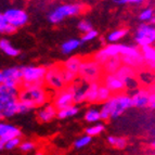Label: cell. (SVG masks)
<instances>
[{"label": "cell", "instance_id": "1", "mask_svg": "<svg viewBox=\"0 0 155 155\" xmlns=\"http://www.w3.org/2000/svg\"><path fill=\"white\" fill-rule=\"evenodd\" d=\"M103 105H105L110 111L111 118H117L124 113L126 110L132 107L131 96L126 93H116L110 98L106 102H104Z\"/></svg>", "mask_w": 155, "mask_h": 155}, {"label": "cell", "instance_id": "2", "mask_svg": "<svg viewBox=\"0 0 155 155\" xmlns=\"http://www.w3.org/2000/svg\"><path fill=\"white\" fill-rule=\"evenodd\" d=\"M23 83V66L8 67L0 73V84L7 87L21 88Z\"/></svg>", "mask_w": 155, "mask_h": 155}, {"label": "cell", "instance_id": "3", "mask_svg": "<svg viewBox=\"0 0 155 155\" xmlns=\"http://www.w3.org/2000/svg\"><path fill=\"white\" fill-rule=\"evenodd\" d=\"M78 76L88 83L99 81V79L102 76L101 64L97 62L94 59L83 61V63L80 65L79 72H78Z\"/></svg>", "mask_w": 155, "mask_h": 155}, {"label": "cell", "instance_id": "4", "mask_svg": "<svg viewBox=\"0 0 155 155\" xmlns=\"http://www.w3.org/2000/svg\"><path fill=\"white\" fill-rule=\"evenodd\" d=\"M83 7L80 5H63L55 8L48 15V21L52 24H58L62 22L66 16L77 15L81 12Z\"/></svg>", "mask_w": 155, "mask_h": 155}, {"label": "cell", "instance_id": "5", "mask_svg": "<svg viewBox=\"0 0 155 155\" xmlns=\"http://www.w3.org/2000/svg\"><path fill=\"white\" fill-rule=\"evenodd\" d=\"M18 100L31 101L35 106H41L46 103L47 93L44 87H34V88H21L18 92Z\"/></svg>", "mask_w": 155, "mask_h": 155}, {"label": "cell", "instance_id": "6", "mask_svg": "<svg viewBox=\"0 0 155 155\" xmlns=\"http://www.w3.org/2000/svg\"><path fill=\"white\" fill-rule=\"evenodd\" d=\"M134 40L138 46H150L155 41V27L150 24H142L134 33Z\"/></svg>", "mask_w": 155, "mask_h": 155}, {"label": "cell", "instance_id": "7", "mask_svg": "<svg viewBox=\"0 0 155 155\" xmlns=\"http://www.w3.org/2000/svg\"><path fill=\"white\" fill-rule=\"evenodd\" d=\"M45 83L48 87L54 89V90H62L66 84L63 79L61 66L53 65L49 70H47L46 76H45Z\"/></svg>", "mask_w": 155, "mask_h": 155}, {"label": "cell", "instance_id": "8", "mask_svg": "<svg viewBox=\"0 0 155 155\" xmlns=\"http://www.w3.org/2000/svg\"><path fill=\"white\" fill-rule=\"evenodd\" d=\"M88 86V81H86L81 77L76 78L72 84L67 85V88L73 93L74 103H81V102L86 101V92H87Z\"/></svg>", "mask_w": 155, "mask_h": 155}, {"label": "cell", "instance_id": "9", "mask_svg": "<svg viewBox=\"0 0 155 155\" xmlns=\"http://www.w3.org/2000/svg\"><path fill=\"white\" fill-rule=\"evenodd\" d=\"M116 55H120V44L112 42V44L107 45L105 48L97 52L93 59L101 65H103L110 58L116 57Z\"/></svg>", "mask_w": 155, "mask_h": 155}, {"label": "cell", "instance_id": "10", "mask_svg": "<svg viewBox=\"0 0 155 155\" xmlns=\"http://www.w3.org/2000/svg\"><path fill=\"white\" fill-rule=\"evenodd\" d=\"M47 68L44 66H23V81L35 83L38 80H45Z\"/></svg>", "mask_w": 155, "mask_h": 155}, {"label": "cell", "instance_id": "11", "mask_svg": "<svg viewBox=\"0 0 155 155\" xmlns=\"http://www.w3.org/2000/svg\"><path fill=\"white\" fill-rule=\"evenodd\" d=\"M3 15L9 23L14 25L18 28L25 25L27 20H28L27 13L21 9H9V10L5 11Z\"/></svg>", "mask_w": 155, "mask_h": 155}, {"label": "cell", "instance_id": "12", "mask_svg": "<svg viewBox=\"0 0 155 155\" xmlns=\"http://www.w3.org/2000/svg\"><path fill=\"white\" fill-rule=\"evenodd\" d=\"M20 136H21V130L18 127L1 123L0 124V150H5V144L7 141Z\"/></svg>", "mask_w": 155, "mask_h": 155}, {"label": "cell", "instance_id": "13", "mask_svg": "<svg viewBox=\"0 0 155 155\" xmlns=\"http://www.w3.org/2000/svg\"><path fill=\"white\" fill-rule=\"evenodd\" d=\"M18 92L20 88H12V87H7L3 84L0 85V111L8 105L11 102L18 100Z\"/></svg>", "mask_w": 155, "mask_h": 155}, {"label": "cell", "instance_id": "14", "mask_svg": "<svg viewBox=\"0 0 155 155\" xmlns=\"http://www.w3.org/2000/svg\"><path fill=\"white\" fill-rule=\"evenodd\" d=\"M150 97H151V91L147 90V89H144V88L137 89V90L134 91V93L131 94L132 107L143 109V107L149 106Z\"/></svg>", "mask_w": 155, "mask_h": 155}, {"label": "cell", "instance_id": "15", "mask_svg": "<svg viewBox=\"0 0 155 155\" xmlns=\"http://www.w3.org/2000/svg\"><path fill=\"white\" fill-rule=\"evenodd\" d=\"M103 83L106 87L111 89L112 92L118 93L122 92L126 89V84L125 81L119 77L117 74H106L103 78Z\"/></svg>", "mask_w": 155, "mask_h": 155}, {"label": "cell", "instance_id": "16", "mask_svg": "<svg viewBox=\"0 0 155 155\" xmlns=\"http://www.w3.org/2000/svg\"><path fill=\"white\" fill-rule=\"evenodd\" d=\"M73 104H74V98H73V93L70 91V89L66 88L60 90L59 94L54 100V105L57 106V109L62 110L73 105Z\"/></svg>", "mask_w": 155, "mask_h": 155}, {"label": "cell", "instance_id": "17", "mask_svg": "<svg viewBox=\"0 0 155 155\" xmlns=\"http://www.w3.org/2000/svg\"><path fill=\"white\" fill-rule=\"evenodd\" d=\"M58 111L59 110L57 109L55 105H48L37 113V117H38L40 122L48 123L50 120H52L55 116H58Z\"/></svg>", "mask_w": 155, "mask_h": 155}, {"label": "cell", "instance_id": "18", "mask_svg": "<svg viewBox=\"0 0 155 155\" xmlns=\"http://www.w3.org/2000/svg\"><path fill=\"white\" fill-rule=\"evenodd\" d=\"M123 65L122 55H116V57L110 58L107 61L103 64V70L106 74H116L119 67Z\"/></svg>", "mask_w": 155, "mask_h": 155}, {"label": "cell", "instance_id": "19", "mask_svg": "<svg viewBox=\"0 0 155 155\" xmlns=\"http://www.w3.org/2000/svg\"><path fill=\"white\" fill-rule=\"evenodd\" d=\"M18 113V100L14 101V102H11L8 105H5L0 111V118L1 119L11 118V117H13Z\"/></svg>", "mask_w": 155, "mask_h": 155}, {"label": "cell", "instance_id": "20", "mask_svg": "<svg viewBox=\"0 0 155 155\" xmlns=\"http://www.w3.org/2000/svg\"><path fill=\"white\" fill-rule=\"evenodd\" d=\"M99 87H100V84L98 81L89 83L88 89H87V92H86V101L87 102H89V103H97Z\"/></svg>", "mask_w": 155, "mask_h": 155}, {"label": "cell", "instance_id": "21", "mask_svg": "<svg viewBox=\"0 0 155 155\" xmlns=\"http://www.w3.org/2000/svg\"><path fill=\"white\" fill-rule=\"evenodd\" d=\"M122 61H123V64L130 65V66L134 67V68H138V67L142 66L147 60L144 59L143 54L141 53L138 57H126V55H122Z\"/></svg>", "mask_w": 155, "mask_h": 155}, {"label": "cell", "instance_id": "22", "mask_svg": "<svg viewBox=\"0 0 155 155\" xmlns=\"http://www.w3.org/2000/svg\"><path fill=\"white\" fill-rule=\"evenodd\" d=\"M81 63H83V59L80 57H71L63 63V67L78 74Z\"/></svg>", "mask_w": 155, "mask_h": 155}, {"label": "cell", "instance_id": "23", "mask_svg": "<svg viewBox=\"0 0 155 155\" xmlns=\"http://www.w3.org/2000/svg\"><path fill=\"white\" fill-rule=\"evenodd\" d=\"M81 45V40L78 39H70L67 41L63 42L61 46V51L63 54H70L73 51H75L76 49L79 48V46Z\"/></svg>", "mask_w": 155, "mask_h": 155}, {"label": "cell", "instance_id": "24", "mask_svg": "<svg viewBox=\"0 0 155 155\" xmlns=\"http://www.w3.org/2000/svg\"><path fill=\"white\" fill-rule=\"evenodd\" d=\"M139 80L143 85H147V86H152L153 84L155 83V74H154V71L153 70H147V71H141L139 75Z\"/></svg>", "mask_w": 155, "mask_h": 155}, {"label": "cell", "instance_id": "25", "mask_svg": "<svg viewBox=\"0 0 155 155\" xmlns=\"http://www.w3.org/2000/svg\"><path fill=\"white\" fill-rule=\"evenodd\" d=\"M78 112H79L78 106L73 104V105L68 106V107L59 110V111H58V117L61 119L68 118V117H73V116H75V115H77Z\"/></svg>", "mask_w": 155, "mask_h": 155}, {"label": "cell", "instance_id": "26", "mask_svg": "<svg viewBox=\"0 0 155 155\" xmlns=\"http://www.w3.org/2000/svg\"><path fill=\"white\" fill-rule=\"evenodd\" d=\"M112 91L109 87H106L105 85H100L99 87V93H98V100H97V103H104L107 100H110L113 94H112Z\"/></svg>", "mask_w": 155, "mask_h": 155}, {"label": "cell", "instance_id": "27", "mask_svg": "<svg viewBox=\"0 0 155 155\" xmlns=\"http://www.w3.org/2000/svg\"><path fill=\"white\" fill-rule=\"evenodd\" d=\"M0 49L2 50L7 55H9V57H18V53H20L18 49H15V48H13L11 46L10 42L7 39H1V41H0Z\"/></svg>", "mask_w": 155, "mask_h": 155}, {"label": "cell", "instance_id": "28", "mask_svg": "<svg viewBox=\"0 0 155 155\" xmlns=\"http://www.w3.org/2000/svg\"><path fill=\"white\" fill-rule=\"evenodd\" d=\"M141 54V51L137 47L127 46V45L120 44V55H126V57H138Z\"/></svg>", "mask_w": 155, "mask_h": 155}, {"label": "cell", "instance_id": "29", "mask_svg": "<svg viewBox=\"0 0 155 155\" xmlns=\"http://www.w3.org/2000/svg\"><path fill=\"white\" fill-rule=\"evenodd\" d=\"M127 34H128V31L126 28H120V29H117V31H114L112 33H110L106 37V40L112 44V42H116L120 39H123L125 36H126Z\"/></svg>", "mask_w": 155, "mask_h": 155}, {"label": "cell", "instance_id": "30", "mask_svg": "<svg viewBox=\"0 0 155 155\" xmlns=\"http://www.w3.org/2000/svg\"><path fill=\"white\" fill-rule=\"evenodd\" d=\"M107 142H109V144L113 145L117 150H124L125 147H127V140L125 138L110 136V137H107Z\"/></svg>", "mask_w": 155, "mask_h": 155}, {"label": "cell", "instance_id": "31", "mask_svg": "<svg viewBox=\"0 0 155 155\" xmlns=\"http://www.w3.org/2000/svg\"><path fill=\"white\" fill-rule=\"evenodd\" d=\"M61 71H62L63 79H64V81H65V84H66V85H70V84H72L78 76V74H76V73H74V72H72V71L67 70V68L63 67V65L61 66Z\"/></svg>", "mask_w": 155, "mask_h": 155}, {"label": "cell", "instance_id": "32", "mask_svg": "<svg viewBox=\"0 0 155 155\" xmlns=\"http://www.w3.org/2000/svg\"><path fill=\"white\" fill-rule=\"evenodd\" d=\"M85 119L86 122L88 123H97L101 119L100 111L96 109H91L89 111H87V113L85 114Z\"/></svg>", "mask_w": 155, "mask_h": 155}, {"label": "cell", "instance_id": "33", "mask_svg": "<svg viewBox=\"0 0 155 155\" xmlns=\"http://www.w3.org/2000/svg\"><path fill=\"white\" fill-rule=\"evenodd\" d=\"M141 53L143 54L144 59L147 60V62L149 61H155V48L150 46H144L141 47Z\"/></svg>", "mask_w": 155, "mask_h": 155}, {"label": "cell", "instance_id": "34", "mask_svg": "<svg viewBox=\"0 0 155 155\" xmlns=\"http://www.w3.org/2000/svg\"><path fill=\"white\" fill-rule=\"evenodd\" d=\"M34 107H36L35 104L31 101H21L18 100V113L20 114H24V113H27L29 112L31 109Z\"/></svg>", "mask_w": 155, "mask_h": 155}, {"label": "cell", "instance_id": "35", "mask_svg": "<svg viewBox=\"0 0 155 155\" xmlns=\"http://www.w3.org/2000/svg\"><path fill=\"white\" fill-rule=\"evenodd\" d=\"M90 142H91V136L86 134L84 137H80L79 139L76 140L75 142H74V147L79 150V149H83V147H87Z\"/></svg>", "mask_w": 155, "mask_h": 155}, {"label": "cell", "instance_id": "36", "mask_svg": "<svg viewBox=\"0 0 155 155\" xmlns=\"http://www.w3.org/2000/svg\"><path fill=\"white\" fill-rule=\"evenodd\" d=\"M103 130H104L103 125L98 124V125H94V126L88 127V128L86 129V134L91 136V137H93V136H98V134H100Z\"/></svg>", "mask_w": 155, "mask_h": 155}, {"label": "cell", "instance_id": "37", "mask_svg": "<svg viewBox=\"0 0 155 155\" xmlns=\"http://www.w3.org/2000/svg\"><path fill=\"white\" fill-rule=\"evenodd\" d=\"M21 144V140H20V137L13 138V139H10L9 141H7L5 144V150L7 151H12L14 150L15 147H20Z\"/></svg>", "mask_w": 155, "mask_h": 155}, {"label": "cell", "instance_id": "38", "mask_svg": "<svg viewBox=\"0 0 155 155\" xmlns=\"http://www.w3.org/2000/svg\"><path fill=\"white\" fill-rule=\"evenodd\" d=\"M153 16H154V11L152 9H145L144 11H142V12L140 13L139 18L140 21L142 22H150Z\"/></svg>", "mask_w": 155, "mask_h": 155}, {"label": "cell", "instance_id": "39", "mask_svg": "<svg viewBox=\"0 0 155 155\" xmlns=\"http://www.w3.org/2000/svg\"><path fill=\"white\" fill-rule=\"evenodd\" d=\"M97 36H98V31H94V29H91V31H87V33H84L83 37H81L80 40H81V42H88L93 40Z\"/></svg>", "mask_w": 155, "mask_h": 155}, {"label": "cell", "instance_id": "40", "mask_svg": "<svg viewBox=\"0 0 155 155\" xmlns=\"http://www.w3.org/2000/svg\"><path fill=\"white\" fill-rule=\"evenodd\" d=\"M78 29H79L81 33H87V31H91L92 28V25H91L90 23H89L88 21H80L79 23H78Z\"/></svg>", "mask_w": 155, "mask_h": 155}, {"label": "cell", "instance_id": "41", "mask_svg": "<svg viewBox=\"0 0 155 155\" xmlns=\"http://www.w3.org/2000/svg\"><path fill=\"white\" fill-rule=\"evenodd\" d=\"M34 149H35V144L33 142H31V141H25V142H22L20 144V150L22 152H31Z\"/></svg>", "mask_w": 155, "mask_h": 155}, {"label": "cell", "instance_id": "42", "mask_svg": "<svg viewBox=\"0 0 155 155\" xmlns=\"http://www.w3.org/2000/svg\"><path fill=\"white\" fill-rule=\"evenodd\" d=\"M100 115H101V119H102V120H107V119L111 118L110 111L105 105H102V109H101V111H100Z\"/></svg>", "mask_w": 155, "mask_h": 155}, {"label": "cell", "instance_id": "43", "mask_svg": "<svg viewBox=\"0 0 155 155\" xmlns=\"http://www.w3.org/2000/svg\"><path fill=\"white\" fill-rule=\"evenodd\" d=\"M16 29H18V27H15L14 25H12V24L9 23L8 25L5 26V28L3 29L2 34H13V33H15Z\"/></svg>", "mask_w": 155, "mask_h": 155}, {"label": "cell", "instance_id": "44", "mask_svg": "<svg viewBox=\"0 0 155 155\" xmlns=\"http://www.w3.org/2000/svg\"><path fill=\"white\" fill-rule=\"evenodd\" d=\"M149 107L152 110H155V86L153 87V90L151 91V97H150V103H149Z\"/></svg>", "mask_w": 155, "mask_h": 155}, {"label": "cell", "instance_id": "45", "mask_svg": "<svg viewBox=\"0 0 155 155\" xmlns=\"http://www.w3.org/2000/svg\"><path fill=\"white\" fill-rule=\"evenodd\" d=\"M116 3L124 5V3H142L144 0H113Z\"/></svg>", "mask_w": 155, "mask_h": 155}, {"label": "cell", "instance_id": "46", "mask_svg": "<svg viewBox=\"0 0 155 155\" xmlns=\"http://www.w3.org/2000/svg\"><path fill=\"white\" fill-rule=\"evenodd\" d=\"M147 66H149V68H151V70H153L155 72V61H149Z\"/></svg>", "mask_w": 155, "mask_h": 155}, {"label": "cell", "instance_id": "47", "mask_svg": "<svg viewBox=\"0 0 155 155\" xmlns=\"http://www.w3.org/2000/svg\"><path fill=\"white\" fill-rule=\"evenodd\" d=\"M152 150H153V152H154V154H155V140L152 142Z\"/></svg>", "mask_w": 155, "mask_h": 155}, {"label": "cell", "instance_id": "48", "mask_svg": "<svg viewBox=\"0 0 155 155\" xmlns=\"http://www.w3.org/2000/svg\"><path fill=\"white\" fill-rule=\"evenodd\" d=\"M150 23H151V24H155V16H153V18H151Z\"/></svg>", "mask_w": 155, "mask_h": 155}]
</instances>
